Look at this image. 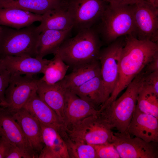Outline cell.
<instances>
[{"label":"cell","mask_w":158,"mask_h":158,"mask_svg":"<svg viewBox=\"0 0 158 158\" xmlns=\"http://www.w3.org/2000/svg\"><path fill=\"white\" fill-rule=\"evenodd\" d=\"M119 67V75L115 88L109 97L102 105L104 109L116 99L148 63L158 53V43L139 40L130 35L125 36Z\"/></svg>","instance_id":"cell-1"},{"label":"cell","mask_w":158,"mask_h":158,"mask_svg":"<svg viewBox=\"0 0 158 158\" xmlns=\"http://www.w3.org/2000/svg\"><path fill=\"white\" fill-rule=\"evenodd\" d=\"M102 43L93 27L81 30L74 37L68 38L58 50L59 56L69 67L98 60Z\"/></svg>","instance_id":"cell-2"},{"label":"cell","mask_w":158,"mask_h":158,"mask_svg":"<svg viewBox=\"0 0 158 158\" xmlns=\"http://www.w3.org/2000/svg\"><path fill=\"white\" fill-rule=\"evenodd\" d=\"M147 72L144 68L128 85L124 92L99 114L118 132L125 133L132 118L139 92Z\"/></svg>","instance_id":"cell-3"},{"label":"cell","mask_w":158,"mask_h":158,"mask_svg":"<svg viewBox=\"0 0 158 158\" xmlns=\"http://www.w3.org/2000/svg\"><path fill=\"white\" fill-rule=\"evenodd\" d=\"M95 29L100 37L107 43H110L121 36L136 38L132 5L109 4L107 5Z\"/></svg>","instance_id":"cell-4"},{"label":"cell","mask_w":158,"mask_h":158,"mask_svg":"<svg viewBox=\"0 0 158 158\" xmlns=\"http://www.w3.org/2000/svg\"><path fill=\"white\" fill-rule=\"evenodd\" d=\"M0 31V59L6 56L36 57L40 32L32 24L16 29L1 26Z\"/></svg>","instance_id":"cell-5"},{"label":"cell","mask_w":158,"mask_h":158,"mask_svg":"<svg viewBox=\"0 0 158 158\" xmlns=\"http://www.w3.org/2000/svg\"><path fill=\"white\" fill-rule=\"evenodd\" d=\"M111 130L98 113L85 118L65 131L73 140L95 145L111 143L114 133Z\"/></svg>","instance_id":"cell-6"},{"label":"cell","mask_w":158,"mask_h":158,"mask_svg":"<svg viewBox=\"0 0 158 158\" xmlns=\"http://www.w3.org/2000/svg\"><path fill=\"white\" fill-rule=\"evenodd\" d=\"M124 43L125 40L123 41L118 38L107 47L100 50L99 53L101 75L107 100L113 92L118 81L120 56Z\"/></svg>","instance_id":"cell-7"},{"label":"cell","mask_w":158,"mask_h":158,"mask_svg":"<svg viewBox=\"0 0 158 158\" xmlns=\"http://www.w3.org/2000/svg\"><path fill=\"white\" fill-rule=\"evenodd\" d=\"M37 82L33 76L11 75L5 92V103L1 107L10 112L23 108L37 92Z\"/></svg>","instance_id":"cell-8"},{"label":"cell","mask_w":158,"mask_h":158,"mask_svg":"<svg viewBox=\"0 0 158 158\" xmlns=\"http://www.w3.org/2000/svg\"><path fill=\"white\" fill-rule=\"evenodd\" d=\"M104 0H68L67 10L79 31L89 28L100 20L107 5Z\"/></svg>","instance_id":"cell-9"},{"label":"cell","mask_w":158,"mask_h":158,"mask_svg":"<svg viewBox=\"0 0 158 158\" xmlns=\"http://www.w3.org/2000/svg\"><path fill=\"white\" fill-rule=\"evenodd\" d=\"M132 6L136 38L158 43V8L147 0H140Z\"/></svg>","instance_id":"cell-10"},{"label":"cell","mask_w":158,"mask_h":158,"mask_svg":"<svg viewBox=\"0 0 158 158\" xmlns=\"http://www.w3.org/2000/svg\"><path fill=\"white\" fill-rule=\"evenodd\" d=\"M111 143L121 158H158V142H146L126 133H114Z\"/></svg>","instance_id":"cell-11"},{"label":"cell","mask_w":158,"mask_h":158,"mask_svg":"<svg viewBox=\"0 0 158 158\" xmlns=\"http://www.w3.org/2000/svg\"><path fill=\"white\" fill-rule=\"evenodd\" d=\"M99 109L70 90H65L63 124L67 128L89 116L98 114Z\"/></svg>","instance_id":"cell-12"},{"label":"cell","mask_w":158,"mask_h":158,"mask_svg":"<svg viewBox=\"0 0 158 158\" xmlns=\"http://www.w3.org/2000/svg\"><path fill=\"white\" fill-rule=\"evenodd\" d=\"M50 60L28 56H6L0 62L11 75L33 76L43 73Z\"/></svg>","instance_id":"cell-13"},{"label":"cell","mask_w":158,"mask_h":158,"mask_svg":"<svg viewBox=\"0 0 158 158\" xmlns=\"http://www.w3.org/2000/svg\"><path fill=\"white\" fill-rule=\"evenodd\" d=\"M147 142H158V119L140 111L135 107L125 132Z\"/></svg>","instance_id":"cell-14"},{"label":"cell","mask_w":158,"mask_h":158,"mask_svg":"<svg viewBox=\"0 0 158 158\" xmlns=\"http://www.w3.org/2000/svg\"><path fill=\"white\" fill-rule=\"evenodd\" d=\"M0 135L11 144L24 149L35 158H38L12 114L1 107H0Z\"/></svg>","instance_id":"cell-15"},{"label":"cell","mask_w":158,"mask_h":158,"mask_svg":"<svg viewBox=\"0 0 158 158\" xmlns=\"http://www.w3.org/2000/svg\"><path fill=\"white\" fill-rule=\"evenodd\" d=\"M10 113L19 125L32 149L39 156L44 147L40 123L24 108Z\"/></svg>","instance_id":"cell-16"},{"label":"cell","mask_w":158,"mask_h":158,"mask_svg":"<svg viewBox=\"0 0 158 158\" xmlns=\"http://www.w3.org/2000/svg\"><path fill=\"white\" fill-rule=\"evenodd\" d=\"M40 124L44 147L39 158H70L65 142L55 128Z\"/></svg>","instance_id":"cell-17"},{"label":"cell","mask_w":158,"mask_h":158,"mask_svg":"<svg viewBox=\"0 0 158 158\" xmlns=\"http://www.w3.org/2000/svg\"><path fill=\"white\" fill-rule=\"evenodd\" d=\"M24 108L41 123L53 127L59 133L65 130L63 122L55 112L37 93L30 98Z\"/></svg>","instance_id":"cell-18"},{"label":"cell","mask_w":158,"mask_h":158,"mask_svg":"<svg viewBox=\"0 0 158 158\" xmlns=\"http://www.w3.org/2000/svg\"><path fill=\"white\" fill-rule=\"evenodd\" d=\"M100 74V65L98 60L73 67L71 73L57 83L63 89L71 90Z\"/></svg>","instance_id":"cell-19"},{"label":"cell","mask_w":158,"mask_h":158,"mask_svg":"<svg viewBox=\"0 0 158 158\" xmlns=\"http://www.w3.org/2000/svg\"><path fill=\"white\" fill-rule=\"evenodd\" d=\"M65 90L57 83L49 85L38 79L37 94L55 112L63 123Z\"/></svg>","instance_id":"cell-20"},{"label":"cell","mask_w":158,"mask_h":158,"mask_svg":"<svg viewBox=\"0 0 158 158\" xmlns=\"http://www.w3.org/2000/svg\"><path fill=\"white\" fill-rule=\"evenodd\" d=\"M42 15L14 8H0V25L19 29L41 22Z\"/></svg>","instance_id":"cell-21"},{"label":"cell","mask_w":158,"mask_h":158,"mask_svg":"<svg viewBox=\"0 0 158 158\" xmlns=\"http://www.w3.org/2000/svg\"><path fill=\"white\" fill-rule=\"evenodd\" d=\"M73 28L72 27L65 30H46L42 31L38 38L36 57L43 58L48 54H55L61 45L69 38Z\"/></svg>","instance_id":"cell-22"},{"label":"cell","mask_w":158,"mask_h":158,"mask_svg":"<svg viewBox=\"0 0 158 158\" xmlns=\"http://www.w3.org/2000/svg\"><path fill=\"white\" fill-rule=\"evenodd\" d=\"M68 0H0V8H14L42 15L67 4Z\"/></svg>","instance_id":"cell-23"},{"label":"cell","mask_w":158,"mask_h":158,"mask_svg":"<svg viewBox=\"0 0 158 158\" xmlns=\"http://www.w3.org/2000/svg\"><path fill=\"white\" fill-rule=\"evenodd\" d=\"M69 90L97 108H100L107 101L101 74L78 87Z\"/></svg>","instance_id":"cell-24"},{"label":"cell","mask_w":158,"mask_h":158,"mask_svg":"<svg viewBox=\"0 0 158 158\" xmlns=\"http://www.w3.org/2000/svg\"><path fill=\"white\" fill-rule=\"evenodd\" d=\"M67 4L42 15L41 23L37 26L38 30L41 32L46 30H63L73 28V21L67 10Z\"/></svg>","instance_id":"cell-25"},{"label":"cell","mask_w":158,"mask_h":158,"mask_svg":"<svg viewBox=\"0 0 158 158\" xmlns=\"http://www.w3.org/2000/svg\"><path fill=\"white\" fill-rule=\"evenodd\" d=\"M50 60L43 73L44 75L39 79L46 84L52 85L61 80L66 75L69 66L63 61L58 51Z\"/></svg>","instance_id":"cell-26"},{"label":"cell","mask_w":158,"mask_h":158,"mask_svg":"<svg viewBox=\"0 0 158 158\" xmlns=\"http://www.w3.org/2000/svg\"><path fill=\"white\" fill-rule=\"evenodd\" d=\"M136 107L140 111L158 119V95L143 84L137 97Z\"/></svg>","instance_id":"cell-27"},{"label":"cell","mask_w":158,"mask_h":158,"mask_svg":"<svg viewBox=\"0 0 158 158\" xmlns=\"http://www.w3.org/2000/svg\"><path fill=\"white\" fill-rule=\"evenodd\" d=\"M66 144L70 158H97L92 145L71 139L65 131L60 134Z\"/></svg>","instance_id":"cell-28"},{"label":"cell","mask_w":158,"mask_h":158,"mask_svg":"<svg viewBox=\"0 0 158 158\" xmlns=\"http://www.w3.org/2000/svg\"><path fill=\"white\" fill-rule=\"evenodd\" d=\"M92 145L95 150L97 158H121L118 152L112 143Z\"/></svg>","instance_id":"cell-29"},{"label":"cell","mask_w":158,"mask_h":158,"mask_svg":"<svg viewBox=\"0 0 158 158\" xmlns=\"http://www.w3.org/2000/svg\"><path fill=\"white\" fill-rule=\"evenodd\" d=\"M11 76L9 72L0 62V107H3L5 104V92Z\"/></svg>","instance_id":"cell-30"},{"label":"cell","mask_w":158,"mask_h":158,"mask_svg":"<svg viewBox=\"0 0 158 158\" xmlns=\"http://www.w3.org/2000/svg\"><path fill=\"white\" fill-rule=\"evenodd\" d=\"M35 157L24 149L11 144L6 158H34Z\"/></svg>","instance_id":"cell-31"},{"label":"cell","mask_w":158,"mask_h":158,"mask_svg":"<svg viewBox=\"0 0 158 158\" xmlns=\"http://www.w3.org/2000/svg\"><path fill=\"white\" fill-rule=\"evenodd\" d=\"M143 84L158 95V71L147 72L144 78Z\"/></svg>","instance_id":"cell-32"},{"label":"cell","mask_w":158,"mask_h":158,"mask_svg":"<svg viewBox=\"0 0 158 158\" xmlns=\"http://www.w3.org/2000/svg\"><path fill=\"white\" fill-rule=\"evenodd\" d=\"M144 69L148 73L158 71V53L148 63Z\"/></svg>","instance_id":"cell-33"},{"label":"cell","mask_w":158,"mask_h":158,"mask_svg":"<svg viewBox=\"0 0 158 158\" xmlns=\"http://www.w3.org/2000/svg\"><path fill=\"white\" fill-rule=\"evenodd\" d=\"M11 144L3 137H0V158H6Z\"/></svg>","instance_id":"cell-34"},{"label":"cell","mask_w":158,"mask_h":158,"mask_svg":"<svg viewBox=\"0 0 158 158\" xmlns=\"http://www.w3.org/2000/svg\"><path fill=\"white\" fill-rule=\"evenodd\" d=\"M109 4L132 5L140 0H104Z\"/></svg>","instance_id":"cell-35"},{"label":"cell","mask_w":158,"mask_h":158,"mask_svg":"<svg viewBox=\"0 0 158 158\" xmlns=\"http://www.w3.org/2000/svg\"><path fill=\"white\" fill-rule=\"evenodd\" d=\"M154 7L158 8V0H148Z\"/></svg>","instance_id":"cell-36"},{"label":"cell","mask_w":158,"mask_h":158,"mask_svg":"<svg viewBox=\"0 0 158 158\" xmlns=\"http://www.w3.org/2000/svg\"><path fill=\"white\" fill-rule=\"evenodd\" d=\"M1 29V26L0 25V31Z\"/></svg>","instance_id":"cell-37"},{"label":"cell","mask_w":158,"mask_h":158,"mask_svg":"<svg viewBox=\"0 0 158 158\" xmlns=\"http://www.w3.org/2000/svg\"><path fill=\"white\" fill-rule=\"evenodd\" d=\"M0 137H1V136H0Z\"/></svg>","instance_id":"cell-38"}]
</instances>
